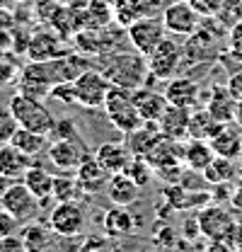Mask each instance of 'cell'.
Returning <instances> with one entry per match:
<instances>
[{"instance_id":"9a60e30c","label":"cell","mask_w":242,"mask_h":252,"mask_svg":"<svg viewBox=\"0 0 242 252\" xmlns=\"http://www.w3.org/2000/svg\"><path fill=\"white\" fill-rule=\"evenodd\" d=\"M199 94L201 88L196 80L191 78H170L167 85H165V97L170 104H177V107H189V109H196L199 107Z\"/></svg>"},{"instance_id":"ee69618b","label":"cell","mask_w":242,"mask_h":252,"mask_svg":"<svg viewBox=\"0 0 242 252\" xmlns=\"http://www.w3.org/2000/svg\"><path fill=\"white\" fill-rule=\"evenodd\" d=\"M15 180H10V177H5V175H0V199H2V194L7 191V187L12 185Z\"/></svg>"},{"instance_id":"f6af8a7d","label":"cell","mask_w":242,"mask_h":252,"mask_svg":"<svg viewBox=\"0 0 242 252\" xmlns=\"http://www.w3.org/2000/svg\"><path fill=\"white\" fill-rule=\"evenodd\" d=\"M7 36H10L7 32H0V51H5V49H10V44H12V41H10Z\"/></svg>"},{"instance_id":"60d3db41","label":"cell","mask_w":242,"mask_h":252,"mask_svg":"<svg viewBox=\"0 0 242 252\" xmlns=\"http://www.w3.org/2000/svg\"><path fill=\"white\" fill-rule=\"evenodd\" d=\"M225 248H230V250H242V223L235 220L233 230H230L228 238H225Z\"/></svg>"},{"instance_id":"6da1fadb","label":"cell","mask_w":242,"mask_h":252,"mask_svg":"<svg viewBox=\"0 0 242 252\" xmlns=\"http://www.w3.org/2000/svg\"><path fill=\"white\" fill-rule=\"evenodd\" d=\"M99 70L104 73V78L112 85L128 88V90L143 88L148 83V78H151L148 56H143L136 49L133 51H112V54H104L102 63H99Z\"/></svg>"},{"instance_id":"603a6c76","label":"cell","mask_w":242,"mask_h":252,"mask_svg":"<svg viewBox=\"0 0 242 252\" xmlns=\"http://www.w3.org/2000/svg\"><path fill=\"white\" fill-rule=\"evenodd\" d=\"M209 143H211L215 156L233 158V160L242 156V131H238V128H233L228 124L220 126V131L213 136Z\"/></svg>"},{"instance_id":"836d02e7","label":"cell","mask_w":242,"mask_h":252,"mask_svg":"<svg viewBox=\"0 0 242 252\" xmlns=\"http://www.w3.org/2000/svg\"><path fill=\"white\" fill-rule=\"evenodd\" d=\"M152 238H155V245H160V248L177 245V230H175L170 223H157V225H155Z\"/></svg>"},{"instance_id":"ab89813d","label":"cell","mask_w":242,"mask_h":252,"mask_svg":"<svg viewBox=\"0 0 242 252\" xmlns=\"http://www.w3.org/2000/svg\"><path fill=\"white\" fill-rule=\"evenodd\" d=\"M5 250H25V243H22V235L17 233H10V235H2L0 238V252H5Z\"/></svg>"},{"instance_id":"2e32d148","label":"cell","mask_w":242,"mask_h":252,"mask_svg":"<svg viewBox=\"0 0 242 252\" xmlns=\"http://www.w3.org/2000/svg\"><path fill=\"white\" fill-rule=\"evenodd\" d=\"M46 158L54 167H59L60 172H73L80 165L83 153L73 143V138H54V143L46 148Z\"/></svg>"},{"instance_id":"5b68a950","label":"cell","mask_w":242,"mask_h":252,"mask_svg":"<svg viewBox=\"0 0 242 252\" xmlns=\"http://www.w3.org/2000/svg\"><path fill=\"white\" fill-rule=\"evenodd\" d=\"M109 88H112V83L104 78V73H102V70H94V68L83 70V73L73 80L75 102H78L80 107H88V109L104 107V99H107Z\"/></svg>"},{"instance_id":"d6986e66","label":"cell","mask_w":242,"mask_h":252,"mask_svg":"<svg viewBox=\"0 0 242 252\" xmlns=\"http://www.w3.org/2000/svg\"><path fill=\"white\" fill-rule=\"evenodd\" d=\"M104 189H107V196L112 199V204H119V206H131L133 201H138V194H141V187L126 172L109 175V182Z\"/></svg>"},{"instance_id":"ffe728a7","label":"cell","mask_w":242,"mask_h":252,"mask_svg":"<svg viewBox=\"0 0 242 252\" xmlns=\"http://www.w3.org/2000/svg\"><path fill=\"white\" fill-rule=\"evenodd\" d=\"M160 138H162L160 126L155 124V122H143L138 128H133V131L126 133V141H123V143L128 146V151H131L133 156H148V151H151Z\"/></svg>"},{"instance_id":"e0dca14e","label":"cell","mask_w":242,"mask_h":252,"mask_svg":"<svg viewBox=\"0 0 242 252\" xmlns=\"http://www.w3.org/2000/svg\"><path fill=\"white\" fill-rule=\"evenodd\" d=\"M133 99H136V107H138V114L143 117V122H160V117L165 114L167 109V97L165 93H157V90H151V88H136L133 90Z\"/></svg>"},{"instance_id":"8992f818","label":"cell","mask_w":242,"mask_h":252,"mask_svg":"<svg viewBox=\"0 0 242 252\" xmlns=\"http://www.w3.org/2000/svg\"><path fill=\"white\" fill-rule=\"evenodd\" d=\"M49 225L59 238H78L85 230V209L80 201H56L49 214Z\"/></svg>"},{"instance_id":"4316f807","label":"cell","mask_w":242,"mask_h":252,"mask_svg":"<svg viewBox=\"0 0 242 252\" xmlns=\"http://www.w3.org/2000/svg\"><path fill=\"white\" fill-rule=\"evenodd\" d=\"M54 177H56V175H51L46 167L31 162V167L25 172L22 182L31 189V194H34L39 201H46V199H51V191H54Z\"/></svg>"},{"instance_id":"ac0fdd59","label":"cell","mask_w":242,"mask_h":252,"mask_svg":"<svg viewBox=\"0 0 242 252\" xmlns=\"http://www.w3.org/2000/svg\"><path fill=\"white\" fill-rule=\"evenodd\" d=\"M31 162H34V158L25 156L12 143H0V175L17 182V180L25 177V172L31 167Z\"/></svg>"},{"instance_id":"5bb4252c","label":"cell","mask_w":242,"mask_h":252,"mask_svg":"<svg viewBox=\"0 0 242 252\" xmlns=\"http://www.w3.org/2000/svg\"><path fill=\"white\" fill-rule=\"evenodd\" d=\"M220 124H230L235 122V112H238V97L230 93L228 85H213L209 93V102L204 104Z\"/></svg>"},{"instance_id":"cb8c5ba5","label":"cell","mask_w":242,"mask_h":252,"mask_svg":"<svg viewBox=\"0 0 242 252\" xmlns=\"http://www.w3.org/2000/svg\"><path fill=\"white\" fill-rule=\"evenodd\" d=\"M102 225H104V233L109 238H123V235H131L133 228H136V219L131 216V211L126 206H119L114 204V209H109L102 219Z\"/></svg>"},{"instance_id":"1f68e13d","label":"cell","mask_w":242,"mask_h":252,"mask_svg":"<svg viewBox=\"0 0 242 252\" xmlns=\"http://www.w3.org/2000/svg\"><path fill=\"white\" fill-rule=\"evenodd\" d=\"M123 172H126L138 187H146L152 180V175H155V167L151 165V160L146 156H133L128 160V165H126Z\"/></svg>"},{"instance_id":"44dd1931","label":"cell","mask_w":242,"mask_h":252,"mask_svg":"<svg viewBox=\"0 0 242 252\" xmlns=\"http://www.w3.org/2000/svg\"><path fill=\"white\" fill-rule=\"evenodd\" d=\"M94 158L102 162V167H104L109 175H114V172H123V170H126V165H128V160L133 158V153L128 151L126 143H102V146L97 148Z\"/></svg>"},{"instance_id":"4fadbf2b","label":"cell","mask_w":242,"mask_h":252,"mask_svg":"<svg viewBox=\"0 0 242 252\" xmlns=\"http://www.w3.org/2000/svg\"><path fill=\"white\" fill-rule=\"evenodd\" d=\"M189 119H191V109L189 107H177V104H167L165 114L160 117V133L165 138L172 141H184L189 136Z\"/></svg>"},{"instance_id":"3957f363","label":"cell","mask_w":242,"mask_h":252,"mask_svg":"<svg viewBox=\"0 0 242 252\" xmlns=\"http://www.w3.org/2000/svg\"><path fill=\"white\" fill-rule=\"evenodd\" d=\"M10 109L17 119V124L25 126V128H31V131H39V133H51L54 131V114L46 109V104L36 97H30V94L15 93L10 97Z\"/></svg>"},{"instance_id":"484cf974","label":"cell","mask_w":242,"mask_h":252,"mask_svg":"<svg viewBox=\"0 0 242 252\" xmlns=\"http://www.w3.org/2000/svg\"><path fill=\"white\" fill-rule=\"evenodd\" d=\"M60 56V39L56 32H39L30 41V59L31 61H51Z\"/></svg>"},{"instance_id":"7bdbcfd3","label":"cell","mask_w":242,"mask_h":252,"mask_svg":"<svg viewBox=\"0 0 242 252\" xmlns=\"http://www.w3.org/2000/svg\"><path fill=\"white\" fill-rule=\"evenodd\" d=\"M230 201H233V206H235V209H242V182L235 189H233V196H230Z\"/></svg>"},{"instance_id":"ba28073f","label":"cell","mask_w":242,"mask_h":252,"mask_svg":"<svg viewBox=\"0 0 242 252\" xmlns=\"http://www.w3.org/2000/svg\"><path fill=\"white\" fill-rule=\"evenodd\" d=\"M162 22H165V30L170 34H177V36H191L194 32L201 27V15L191 7L189 0H175V2H167L165 10H162Z\"/></svg>"},{"instance_id":"d6a6232c","label":"cell","mask_w":242,"mask_h":252,"mask_svg":"<svg viewBox=\"0 0 242 252\" xmlns=\"http://www.w3.org/2000/svg\"><path fill=\"white\" fill-rule=\"evenodd\" d=\"M17 119L10 109V104H0V143H10L12 133L17 131Z\"/></svg>"},{"instance_id":"277c9868","label":"cell","mask_w":242,"mask_h":252,"mask_svg":"<svg viewBox=\"0 0 242 252\" xmlns=\"http://www.w3.org/2000/svg\"><path fill=\"white\" fill-rule=\"evenodd\" d=\"M126 36H128V44L136 51H141L143 56H151L152 49L167 36V30H165L162 17L146 15V17H138L136 22H131L126 27Z\"/></svg>"},{"instance_id":"9c48e42d","label":"cell","mask_w":242,"mask_h":252,"mask_svg":"<svg viewBox=\"0 0 242 252\" xmlns=\"http://www.w3.org/2000/svg\"><path fill=\"white\" fill-rule=\"evenodd\" d=\"M182 56H184V51H182V46L175 41V39H170V36H165L155 49H152V54L148 56V70H151V75L155 80H170V78H175V73H177V68H180L182 63Z\"/></svg>"},{"instance_id":"52a82bcc","label":"cell","mask_w":242,"mask_h":252,"mask_svg":"<svg viewBox=\"0 0 242 252\" xmlns=\"http://www.w3.org/2000/svg\"><path fill=\"white\" fill-rule=\"evenodd\" d=\"M196 219H199V228H201V235L209 240V243H225L228 233L233 230L235 219L233 214H228V209H223L218 201L215 204H206L196 211Z\"/></svg>"},{"instance_id":"e575fe53","label":"cell","mask_w":242,"mask_h":252,"mask_svg":"<svg viewBox=\"0 0 242 252\" xmlns=\"http://www.w3.org/2000/svg\"><path fill=\"white\" fill-rule=\"evenodd\" d=\"M20 70H17V63L10 61L7 56H0V88H7L17 80Z\"/></svg>"},{"instance_id":"8d00e7d4","label":"cell","mask_w":242,"mask_h":252,"mask_svg":"<svg viewBox=\"0 0 242 252\" xmlns=\"http://www.w3.org/2000/svg\"><path fill=\"white\" fill-rule=\"evenodd\" d=\"M228 46H230V54L235 59L242 61V22L233 25L230 27V34H228Z\"/></svg>"},{"instance_id":"d590c367","label":"cell","mask_w":242,"mask_h":252,"mask_svg":"<svg viewBox=\"0 0 242 252\" xmlns=\"http://www.w3.org/2000/svg\"><path fill=\"white\" fill-rule=\"evenodd\" d=\"M189 2H191V7H194L201 17H215V15L220 12V7H223L225 0H189Z\"/></svg>"},{"instance_id":"7a4b0ae2","label":"cell","mask_w":242,"mask_h":252,"mask_svg":"<svg viewBox=\"0 0 242 252\" xmlns=\"http://www.w3.org/2000/svg\"><path fill=\"white\" fill-rule=\"evenodd\" d=\"M104 112L109 117V122L119 128L121 133H128L133 128L143 124V117L138 114V107H136V99H133V90L128 88H119V85H112L107 99H104Z\"/></svg>"},{"instance_id":"7c38bea8","label":"cell","mask_w":242,"mask_h":252,"mask_svg":"<svg viewBox=\"0 0 242 252\" xmlns=\"http://www.w3.org/2000/svg\"><path fill=\"white\" fill-rule=\"evenodd\" d=\"M75 180L83 187L85 194H97L107 187L109 182V172L102 167V162L94 156H83L80 165L75 167Z\"/></svg>"},{"instance_id":"f546056e","label":"cell","mask_w":242,"mask_h":252,"mask_svg":"<svg viewBox=\"0 0 242 252\" xmlns=\"http://www.w3.org/2000/svg\"><path fill=\"white\" fill-rule=\"evenodd\" d=\"M22 243H25V250H41L51 243V225H41V223H30L22 228Z\"/></svg>"},{"instance_id":"4dcf8cb0","label":"cell","mask_w":242,"mask_h":252,"mask_svg":"<svg viewBox=\"0 0 242 252\" xmlns=\"http://www.w3.org/2000/svg\"><path fill=\"white\" fill-rule=\"evenodd\" d=\"M83 194L85 191L78 185L75 177H68V175H56L54 177V191H51V196L56 201H80Z\"/></svg>"},{"instance_id":"b9f144b4","label":"cell","mask_w":242,"mask_h":252,"mask_svg":"<svg viewBox=\"0 0 242 252\" xmlns=\"http://www.w3.org/2000/svg\"><path fill=\"white\" fill-rule=\"evenodd\" d=\"M182 235H184L186 240H194L196 235H201V228H199V219H196V214H194L189 220H184V225H182Z\"/></svg>"},{"instance_id":"83f0119b","label":"cell","mask_w":242,"mask_h":252,"mask_svg":"<svg viewBox=\"0 0 242 252\" xmlns=\"http://www.w3.org/2000/svg\"><path fill=\"white\" fill-rule=\"evenodd\" d=\"M220 126L223 124L213 117L206 107H204V109H191L189 136H186V138H204V141H211L213 136L220 131Z\"/></svg>"},{"instance_id":"74e56055","label":"cell","mask_w":242,"mask_h":252,"mask_svg":"<svg viewBox=\"0 0 242 252\" xmlns=\"http://www.w3.org/2000/svg\"><path fill=\"white\" fill-rule=\"evenodd\" d=\"M49 136H54V138H75V126H73L70 119H60V122L54 124V131Z\"/></svg>"},{"instance_id":"f35d334b","label":"cell","mask_w":242,"mask_h":252,"mask_svg":"<svg viewBox=\"0 0 242 252\" xmlns=\"http://www.w3.org/2000/svg\"><path fill=\"white\" fill-rule=\"evenodd\" d=\"M17 223H20V220L15 219L12 214H7V211L0 206V238H2V235H10V233H15Z\"/></svg>"},{"instance_id":"7402d4cb","label":"cell","mask_w":242,"mask_h":252,"mask_svg":"<svg viewBox=\"0 0 242 252\" xmlns=\"http://www.w3.org/2000/svg\"><path fill=\"white\" fill-rule=\"evenodd\" d=\"M213 158H215V153H213L209 141H204V138H186V143H184V156H182L184 167L196 170V172H204Z\"/></svg>"},{"instance_id":"8fae6325","label":"cell","mask_w":242,"mask_h":252,"mask_svg":"<svg viewBox=\"0 0 242 252\" xmlns=\"http://www.w3.org/2000/svg\"><path fill=\"white\" fill-rule=\"evenodd\" d=\"M165 0H114V22L121 27H128L138 17L157 15L165 10Z\"/></svg>"},{"instance_id":"f1b7e54d","label":"cell","mask_w":242,"mask_h":252,"mask_svg":"<svg viewBox=\"0 0 242 252\" xmlns=\"http://www.w3.org/2000/svg\"><path fill=\"white\" fill-rule=\"evenodd\" d=\"M201 175H204V180L209 185H223V182H233L238 177V167H235L233 158L215 156Z\"/></svg>"},{"instance_id":"30bf717a","label":"cell","mask_w":242,"mask_h":252,"mask_svg":"<svg viewBox=\"0 0 242 252\" xmlns=\"http://www.w3.org/2000/svg\"><path fill=\"white\" fill-rule=\"evenodd\" d=\"M0 206H2L7 214H12L20 223L34 219V216L39 214V199L31 194V189L27 187L22 180H17V182H12V185L7 187V191H5L2 199H0Z\"/></svg>"},{"instance_id":"d4e9b609","label":"cell","mask_w":242,"mask_h":252,"mask_svg":"<svg viewBox=\"0 0 242 252\" xmlns=\"http://www.w3.org/2000/svg\"><path fill=\"white\" fill-rule=\"evenodd\" d=\"M10 143L15 148H20L25 156L36 158L39 153H44L49 148V136L39 133V131H31V128H25V126H17V131L12 133Z\"/></svg>"}]
</instances>
